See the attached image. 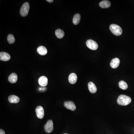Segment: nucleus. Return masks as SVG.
Segmentation results:
<instances>
[{
  "label": "nucleus",
  "mask_w": 134,
  "mask_h": 134,
  "mask_svg": "<svg viewBox=\"0 0 134 134\" xmlns=\"http://www.w3.org/2000/svg\"><path fill=\"white\" fill-rule=\"evenodd\" d=\"M18 79V76L15 73H12L8 77V80L10 83L14 84L16 82Z\"/></svg>",
  "instance_id": "obj_15"
},
{
  "label": "nucleus",
  "mask_w": 134,
  "mask_h": 134,
  "mask_svg": "<svg viewBox=\"0 0 134 134\" xmlns=\"http://www.w3.org/2000/svg\"><path fill=\"white\" fill-rule=\"evenodd\" d=\"M55 34L57 38L61 39L63 38L65 35V33L63 30L60 29H57L55 31Z\"/></svg>",
  "instance_id": "obj_18"
},
{
  "label": "nucleus",
  "mask_w": 134,
  "mask_h": 134,
  "mask_svg": "<svg viewBox=\"0 0 134 134\" xmlns=\"http://www.w3.org/2000/svg\"><path fill=\"white\" fill-rule=\"evenodd\" d=\"M77 80V76L75 73H72L69 77V81L72 84H75Z\"/></svg>",
  "instance_id": "obj_12"
},
{
  "label": "nucleus",
  "mask_w": 134,
  "mask_h": 134,
  "mask_svg": "<svg viewBox=\"0 0 134 134\" xmlns=\"http://www.w3.org/2000/svg\"><path fill=\"white\" fill-rule=\"evenodd\" d=\"M80 18L81 16L79 14H77L75 15L73 19V24L75 25L78 24L80 21Z\"/></svg>",
  "instance_id": "obj_17"
},
{
  "label": "nucleus",
  "mask_w": 134,
  "mask_h": 134,
  "mask_svg": "<svg viewBox=\"0 0 134 134\" xmlns=\"http://www.w3.org/2000/svg\"><path fill=\"white\" fill-rule=\"evenodd\" d=\"M11 59V56L9 54L5 52L0 53V60L3 61H8Z\"/></svg>",
  "instance_id": "obj_8"
},
{
  "label": "nucleus",
  "mask_w": 134,
  "mask_h": 134,
  "mask_svg": "<svg viewBox=\"0 0 134 134\" xmlns=\"http://www.w3.org/2000/svg\"><path fill=\"white\" fill-rule=\"evenodd\" d=\"M64 106L69 110L74 111L76 109V106L73 102L71 101L65 102L64 103Z\"/></svg>",
  "instance_id": "obj_7"
},
{
  "label": "nucleus",
  "mask_w": 134,
  "mask_h": 134,
  "mask_svg": "<svg viewBox=\"0 0 134 134\" xmlns=\"http://www.w3.org/2000/svg\"><path fill=\"white\" fill-rule=\"evenodd\" d=\"M0 134H5V132L3 130L1 129L0 130Z\"/></svg>",
  "instance_id": "obj_21"
},
{
  "label": "nucleus",
  "mask_w": 134,
  "mask_h": 134,
  "mask_svg": "<svg viewBox=\"0 0 134 134\" xmlns=\"http://www.w3.org/2000/svg\"><path fill=\"white\" fill-rule=\"evenodd\" d=\"M67 134V133H65V134Z\"/></svg>",
  "instance_id": "obj_23"
},
{
  "label": "nucleus",
  "mask_w": 134,
  "mask_h": 134,
  "mask_svg": "<svg viewBox=\"0 0 134 134\" xmlns=\"http://www.w3.org/2000/svg\"><path fill=\"white\" fill-rule=\"evenodd\" d=\"M44 129L47 133H50L53 131V123L52 120H49L44 126Z\"/></svg>",
  "instance_id": "obj_5"
},
{
  "label": "nucleus",
  "mask_w": 134,
  "mask_h": 134,
  "mask_svg": "<svg viewBox=\"0 0 134 134\" xmlns=\"http://www.w3.org/2000/svg\"><path fill=\"white\" fill-rule=\"evenodd\" d=\"M46 1L48 2H49V3H52L53 2V0H47Z\"/></svg>",
  "instance_id": "obj_22"
},
{
  "label": "nucleus",
  "mask_w": 134,
  "mask_h": 134,
  "mask_svg": "<svg viewBox=\"0 0 134 134\" xmlns=\"http://www.w3.org/2000/svg\"><path fill=\"white\" fill-rule=\"evenodd\" d=\"M35 112L37 116L38 119H42L44 117V110L42 107L41 106L37 107L35 109Z\"/></svg>",
  "instance_id": "obj_6"
},
{
  "label": "nucleus",
  "mask_w": 134,
  "mask_h": 134,
  "mask_svg": "<svg viewBox=\"0 0 134 134\" xmlns=\"http://www.w3.org/2000/svg\"><path fill=\"white\" fill-rule=\"evenodd\" d=\"M110 31L115 35L117 36L120 35L122 33L123 31L122 28L117 25L112 24L110 25Z\"/></svg>",
  "instance_id": "obj_2"
},
{
  "label": "nucleus",
  "mask_w": 134,
  "mask_h": 134,
  "mask_svg": "<svg viewBox=\"0 0 134 134\" xmlns=\"http://www.w3.org/2000/svg\"><path fill=\"white\" fill-rule=\"evenodd\" d=\"M86 46L88 48L92 50H96L98 48V44L92 40H88L86 42Z\"/></svg>",
  "instance_id": "obj_4"
},
{
  "label": "nucleus",
  "mask_w": 134,
  "mask_h": 134,
  "mask_svg": "<svg viewBox=\"0 0 134 134\" xmlns=\"http://www.w3.org/2000/svg\"><path fill=\"white\" fill-rule=\"evenodd\" d=\"M88 89L90 92L92 94L95 93L97 91V88L96 85L92 82H89L88 84Z\"/></svg>",
  "instance_id": "obj_13"
},
{
  "label": "nucleus",
  "mask_w": 134,
  "mask_h": 134,
  "mask_svg": "<svg viewBox=\"0 0 134 134\" xmlns=\"http://www.w3.org/2000/svg\"><path fill=\"white\" fill-rule=\"evenodd\" d=\"M37 51L39 54L42 55V56H44V55H46L47 53V49L45 47L43 46H39L37 48Z\"/></svg>",
  "instance_id": "obj_14"
},
{
  "label": "nucleus",
  "mask_w": 134,
  "mask_h": 134,
  "mask_svg": "<svg viewBox=\"0 0 134 134\" xmlns=\"http://www.w3.org/2000/svg\"><path fill=\"white\" fill-rule=\"evenodd\" d=\"M8 100L11 103H18L19 102L20 99L16 96L11 95L8 97Z\"/></svg>",
  "instance_id": "obj_11"
},
{
  "label": "nucleus",
  "mask_w": 134,
  "mask_h": 134,
  "mask_svg": "<svg viewBox=\"0 0 134 134\" xmlns=\"http://www.w3.org/2000/svg\"><path fill=\"white\" fill-rule=\"evenodd\" d=\"M30 9V5L28 2H25L22 5L20 9V13L23 17H25L27 15Z\"/></svg>",
  "instance_id": "obj_3"
},
{
  "label": "nucleus",
  "mask_w": 134,
  "mask_h": 134,
  "mask_svg": "<svg viewBox=\"0 0 134 134\" xmlns=\"http://www.w3.org/2000/svg\"><path fill=\"white\" fill-rule=\"evenodd\" d=\"M110 2L108 0H103L99 3V5L100 7L103 8H106L110 7L111 6Z\"/></svg>",
  "instance_id": "obj_16"
},
{
  "label": "nucleus",
  "mask_w": 134,
  "mask_h": 134,
  "mask_svg": "<svg viewBox=\"0 0 134 134\" xmlns=\"http://www.w3.org/2000/svg\"><path fill=\"white\" fill-rule=\"evenodd\" d=\"M131 101V98L129 96L124 95H121L118 97L117 100V103L120 105L126 106L130 103Z\"/></svg>",
  "instance_id": "obj_1"
},
{
  "label": "nucleus",
  "mask_w": 134,
  "mask_h": 134,
  "mask_svg": "<svg viewBox=\"0 0 134 134\" xmlns=\"http://www.w3.org/2000/svg\"><path fill=\"white\" fill-rule=\"evenodd\" d=\"M39 85L42 86H45L48 84V79L45 76H42L39 78L38 80Z\"/></svg>",
  "instance_id": "obj_9"
},
{
  "label": "nucleus",
  "mask_w": 134,
  "mask_h": 134,
  "mask_svg": "<svg viewBox=\"0 0 134 134\" xmlns=\"http://www.w3.org/2000/svg\"><path fill=\"white\" fill-rule=\"evenodd\" d=\"M120 63V59L117 58H115L111 61L110 62V66L112 68L116 69L119 67Z\"/></svg>",
  "instance_id": "obj_10"
},
{
  "label": "nucleus",
  "mask_w": 134,
  "mask_h": 134,
  "mask_svg": "<svg viewBox=\"0 0 134 134\" xmlns=\"http://www.w3.org/2000/svg\"><path fill=\"white\" fill-rule=\"evenodd\" d=\"M7 40L10 44H12L14 43L15 42V38L12 34H9L8 36Z\"/></svg>",
  "instance_id": "obj_20"
},
{
  "label": "nucleus",
  "mask_w": 134,
  "mask_h": 134,
  "mask_svg": "<svg viewBox=\"0 0 134 134\" xmlns=\"http://www.w3.org/2000/svg\"><path fill=\"white\" fill-rule=\"evenodd\" d=\"M119 86L123 90H126L128 88V85L127 83L123 80H121L119 82Z\"/></svg>",
  "instance_id": "obj_19"
}]
</instances>
